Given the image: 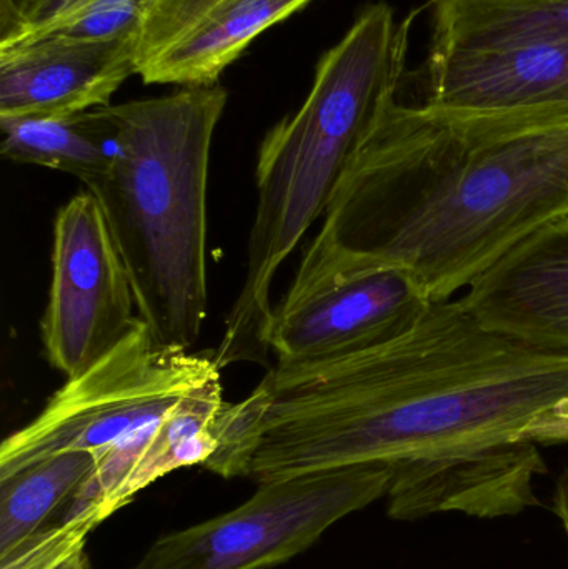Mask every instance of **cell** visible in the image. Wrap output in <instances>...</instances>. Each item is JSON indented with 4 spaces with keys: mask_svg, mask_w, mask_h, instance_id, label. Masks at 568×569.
Masks as SVG:
<instances>
[{
    "mask_svg": "<svg viewBox=\"0 0 568 569\" xmlns=\"http://www.w3.org/2000/svg\"><path fill=\"white\" fill-rule=\"evenodd\" d=\"M568 217V126L486 132L423 106L389 103L360 146L276 311L379 269L430 301Z\"/></svg>",
    "mask_w": 568,
    "mask_h": 569,
    "instance_id": "cell-1",
    "label": "cell"
},
{
    "mask_svg": "<svg viewBox=\"0 0 568 569\" xmlns=\"http://www.w3.org/2000/svg\"><path fill=\"white\" fill-rule=\"evenodd\" d=\"M270 405L246 478L476 453L568 410V355L484 327L459 298L349 357L270 368Z\"/></svg>",
    "mask_w": 568,
    "mask_h": 569,
    "instance_id": "cell-2",
    "label": "cell"
},
{
    "mask_svg": "<svg viewBox=\"0 0 568 569\" xmlns=\"http://www.w3.org/2000/svg\"><path fill=\"white\" fill-rule=\"evenodd\" d=\"M416 17L399 22L389 3L363 7L346 36L320 57L300 109L263 137L246 280L213 350L220 370L266 360L273 279L323 217L363 140L397 99Z\"/></svg>",
    "mask_w": 568,
    "mask_h": 569,
    "instance_id": "cell-3",
    "label": "cell"
},
{
    "mask_svg": "<svg viewBox=\"0 0 568 569\" xmlns=\"http://www.w3.org/2000/svg\"><path fill=\"white\" fill-rule=\"evenodd\" d=\"M227 100L217 82L102 107L112 157L86 189L106 213L139 317L160 347L190 350L206 321L210 150Z\"/></svg>",
    "mask_w": 568,
    "mask_h": 569,
    "instance_id": "cell-4",
    "label": "cell"
},
{
    "mask_svg": "<svg viewBox=\"0 0 568 569\" xmlns=\"http://www.w3.org/2000/svg\"><path fill=\"white\" fill-rule=\"evenodd\" d=\"M220 375L213 351L160 347L139 327L79 377L67 378L43 410L0 445V480L63 451H89V503L116 515L159 480L162 418Z\"/></svg>",
    "mask_w": 568,
    "mask_h": 569,
    "instance_id": "cell-5",
    "label": "cell"
},
{
    "mask_svg": "<svg viewBox=\"0 0 568 569\" xmlns=\"http://www.w3.org/2000/svg\"><path fill=\"white\" fill-rule=\"evenodd\" d=\"M392 465H353L260 483L239 507L157 538L132 569H270L386 498Z\"/></svg>",
    "mask_w": 568,
    "mask_h": 569,
    "instance_id": "cell-6",
    "label": "cell"
},
{
    "mask_svg": "<svg viewBox=\"0 0 568 569\" xmlns=\"http://www.w3.org/2000/svg\"><path fill=\"white\" fill-rule=\"evenodd\" d=\"M142 318L132 280L90 190L76 193L53 219L52 280L40 321L50 367L79 377L122 343Z\"/></svg>",
    "mask_w": 568,
    "mask_h": 569,
    "instance_id": "cell-7",
    "label": "cell"
},
{
    "mask_svg": "<svg viewBox=\"0 0 568 569\" xmlns=\"http://www.w3.org/2000/svg\"><path fill=\"white\" fill-rule=\"evenodd\" d=\"M310 2L149 0L137 33L136 76L147 86H212L263 32Z\"/></svg>",
    "mask_w": 568,
    "mask_h": 569,
    "instance_id": "cell-8",
    "label": "cell"
},
{
    "mask_svg": "<svg viewBox=\"0 0 568 569\" xmlns=\"http://www.w3.org/2000/svg\"><path fill=\"white\" fill-rule=\"evenodd\" d=\"M432 303L402 270H372L327 288L292 310H273L267 347L280 365L349 357L399 337Z\"/></svg>",
    "mask_w": 568,
    "mask_h": 569,
    "instance_id": "cell-9",
    "label": "cell"
},
{
    "mask_svg": "<svg viewBox=\"0 0 568 569\" xmlns=\"http://www.w3.org/2000/svg\"><path fill=\"white\" fill-rule=\"evenodd\" d=\"M390 465L387 513L400 521L437 513H462L482 520L517 517L539 505L534 483L547 470L542 453L530 441Z\"/></svg>",
    "mask_w": 568,
    "mask_h": 569,
    "instance_id": "cell-10",
    "label": "cell"
},
{
    "mask_svg": "<svg viewBox=\"0 0 568 569\" xmlns=\"http://www.w3.org/2000/svg\"><path fill=\"white\" fill-rule=\"evenodd\" d=\"M489 330L568 355V217L530 233L460 295Z\"/></svg>",
    "mask_w": 568,
    "mask_h": 569,
    "instance_id": "cell-11",
    "label": "cell"
},
{
    "mask_svg": "<svg viewBox=\"0 0 568 569\" xmlns=\"http://www.w3.org/2000/svg\"><path fill=\"white\" fill-rule=\"evenodd\" d=\"M426 100L456 117L568 109V43L460 50L427 57Z\"/></svg>",
    "mask_w": 568,
    "mask_h": 569,
    "instance_id": "cell-12",
    "label": "cell"
},
{
    "mask_svg": "<svg viewBox=\"0 0 568 569\" xmlns=\"http://www.w3.org/2000/svg\"><path fill=\"white\" fill-rule=\"evenodd\" d=\"M137 37L0 50V117H66L110 106L136 76Z\"/></svg>",
    "mask_w": 568,
    "mask_h": 569,
    "instance_id": "cell-13",
    "label": "cell"
},
{
    "mask_svg": "<svg viewBox=\"0 0 568 569\" xmlns=\"http://www.w3.org/2000/svg\"><path fill=\"white\" fill-rule=\"evenodd\" d=\"M430 53L568 43V0H430Z\"/></svg>",
    "mask_w": 568,
    "mask_h": 569,
    "instance_id": "cell-14",
    "label": "cell"
},
{
    "mask_svg": "<svg viewBox=\"0 0 568 569\" xmlns=\"http://www.w3.org/2000/svg\"><path fill=\"white\" fill-rule=\"evenodd\" d=\"M0 130L6 159L70 173L83 186L102 176L112 157L102 107L66 117H0Z\"/></svg>",
    "mask_w": 568,
    "mask_h": 569,
    "instance_id": "cell-15",
    "label": "cell"
},
{
    "mask_svg": "<svg viewBox=\"0 0 568 569\" xmlns=\"http://www.w3.org/2000/svg\"><path fill=\"white\" fill-rule=\"evenodd\" d=\"M93 470L89 451H63L0 480V558L62 520Z\"/></svg>",
    "mask_w": 568,
    "mask_h": 569,
    "instance_id": "cell-16",
    "label": "cell"
},
{
    "mask_svg": "<svg viewBox=\"0 0 568 569\" xmlns=\"http://www.w3.org/2000/svg\"><path fill=\"white\" fill-rule=\"evenodd\" d=\"M147 2L149 0H96L22 33L0 46V50L36 42H107L137 37Z\"/></svg>",
    "mask_w": 568,
    "mask_h": 569,
    "instance_id": "cell-17",
    "label": "cell"
},
{
    "mask_svg": "<svg viewBox=\"0 0 568 569\" xmlns=\"http://www.w3.org/2000/svg\"><path fill=\"white\" fill-rule=\"evenodd\" d=\"M270 405V390L266 380L239 403H223L213 421L217 447L203 465L206 470L219 477L246 478L250 458L259 445Z\"/></svg>",
    "mask_w": 568,
    "mask_h": 569,
    "instance_id": "cell-18",
    "label": "cell"
},
{
    "mask_svg": "<svg viewBox=\"0 0 568 569\" xmlns=\"http://www.w3.org/2000/svg\"><path fill=\"white\" fill-rule=\"evenodd\" d=\"M103 521L97 508L57 521L0 558V569H90L87 538Z\"/></svg>",
    "mask_w": 568,
    "mask_h": 569,
    "instance_id": "cell-19",
    "label": "cell"
},
{
    "mask_svg": "<svg viewBox=\"0 0 568 569\" xmlns=\"http://www.w3.org/2000/svg\"><path fill=\"white\" fill-rule=\"evenodd\" d=\"M96 0H0V46Z\"/></svg>",
    "mask_w": 568,
    "mask_h": 569,
    "instance_id": "cell-20",
    "label": "cell"
},
{
    "mask_svg": "<svg viewBox=\"0 0 568 569\" xmlns=\"http://www.w3.org/2000/svg\"><path fill=\"white\" fill-rule=\"evenodd\" d=\"M520 441H530L536 445L568 443V410L557 411L534 421L522 431Z\"/></svg>",
    "mask_w": 568,
    "mask_h": 569,
    "instance_id": "cell-21",
    "label": "cell"
},
{
    "mask_svg": "<svg viewBox=\"0 0 568 569\" xmlns=\"http://www.w3.org/2000/svg\"><path fill=\"white\" fill-rule=\"evenodd\" d=\"M554 510L562 521L568 537V470L564 471L556 485V497H554Z\"/></svg>",
    "mask_w": 568,
    "mask_h": 569,
    "instance_id": "cell-22",
    "label": "cell"
}]
</instances>
